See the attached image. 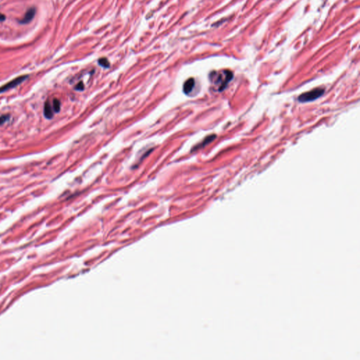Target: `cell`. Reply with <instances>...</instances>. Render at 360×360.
Wrapping results in <instances>:
<instances>
[{
    "mask_svg": "<svg viewBox=\"0 0 360 360\" xmlns=\"http://www.w3.org/2000/svg\"><path fill=\"white\" fill-rule=\"evenodd\" d=\"M9 119V116L7 115H4L0 116V125H2L3 124H4Z\"/></svg>",
    "mask_w": 360,
    "mask_h": 360,
    "instance_id": "30bf717a",
    "label": "cell"
},
{
    "mask_svg": "<svg viewBox=\"0 0 360 360\" xmlns=\"http://www.w3.org/2000/svg\"><path fill=\"white\" fill-rule=\"evenodd\" d=\"M6 19V16L4 14L0 13V21H4Z\"/></svg>",
    "mask_w": 360,
    "mask_h": 360,
    "instance_id": "7c38bea8",
    "label": "cell"
},
{
    "mask_svg": "<svg viewBox=\"0 0 360 360\" xmlns=\"http://www.w3.org/2000/svg\"><path fill=\"white\" fill-rule=\"evenodd\" d=\"M53 109H54V111L56 112V113H58V112L60 111L61 103L59 100H58L57 99H54V101H53Z\"/></svg>",
    "mask_w": 360,
    "mask_h": 360,
    "instance_id": "ba28073f",
    "label": "cell"
},
{
    "mask_svg": "<svg viewBox=\"0 0 360 360\" xmlns=\"http://www.w3.org/2000/svg\"><path fill=\"white\" fill-rule=\"evenodd\" d=\"M194 84H195V82H194V80L193 78H189V79L186 80L184 84V88H183L184 93L186 94H189L191 92L193 88H194Z\"/></svg>",
    "mask_w": 360,
    "mask_h": 360,
    "instance_id": "5b68a950",
    "label": "cell"
},
{
    "mask_svg": "<svg viewBox=\"0 0 360 360\" xmlns=\"http://www.w3.org/2000/svg\"><path fill=\"white\" fill-rule=\"evenodd\" d=\"M215 135H210L209 137H207L206 138L204 139L203 141H202L201 143H200V144H198V146H196L195 147V149H194V150H197L199 148H202V147H204L206 145H207L208 143H209L214 140V139H215Z\"/></svg>",
    "mask_w": 360,
    "mask_h": 360,
    "instance_id": "52a82bcc",
    "label": "cell"
},
{
    "mask_svg": "<svg viewBox=\"0 0 360 360\" xmlns=\"http://www.w3.org/2000/svg\"><path fill=\"white\" fill-rule=\"evenodd\" d=\"M27 78H28V75H21L18 77V78H15V79H13L11 80V81L9 82L8 83L5 84L4 85L0 86V94L3 93V92H7L8 90L13 89V88L16 87V86H18L19 84H21V83H23V82L25 81V80L27 79Z\"/></svg>",
    "mask_w": 360,
    "mask_h": 360,
    "instance_id": "3957f363",
    "label": "cell"
},
{
    "mask_svg": "<svg viewBox=\"0 0 360 360\" xmlns=\"http://www.w3.org/2000/svg\"><path fill=\"white\" fill-rule=\"evenodd\" d=\"M210 80L219 92L223 91L233 78V73L230 70L212 72L210 75Z\"/></svg>",
    "mask_w": 360,
    "mask_h": 360,
    "instance_id": "6da1fadb",
    "label": "cell"
},
{
    "mask_svg": "<svg viewBox=\"0 0 360 360\" xmlns=\"http://www.w3.org/2000/svg\"><path fill=\"white\" fill-rule=\"evenodd\" d=\"M35 13H36V10H35V8H30V9L27 11V12L25 13L24 17L23 18L22 20L20 21V23H22V24H27V23H30L33 19V18H34Z\"/></svg>",
    "mask_w": 360,
    "mask_h": 360,
    "instance_id": "277c9868",
    "label": "cell"
},
{
    "mask_svg": "<svg viewBox=\"0 0 360 360\" xmlns=\"http://www.w3.org/2000/svg\"><path fill=\"white\" fill-rule=\"evenodd\" d=\"M75 89L78 90V91H82V90L84 89V84L82 82H80V83H78L75 86Z\"/></svg>",
    "mask_w": 360,
    "mask_h": 360,
    "instance_id": "8fae6325",
    "label": "cell"
},
{
    "mask_svg": "<svg viewBox=\"0 0 360 360\" xmlns=\"http://www.w3.org/2000/svg\"><path fill=\"white\" fill-rule=\"evenodd\" d=\"M324 92V89L322 88H316L311 90L310 92L301 94L298 97L299 101L300 102H308L314 101L319 97H320Z\"/></svg>",
    "mask_w": 360,
    "mask_h": 360,
    "instance_id": "7a4b0ae2",
    "label": "cell"
},
{
    "mask_svg": "<svg viewBox=\"0 0 360 360\" xmlns=\"http://www.w3.org/2000/svg\"><path fill=\"white\" fill-rule=\"evenodd\" d=\"M99 64H100V66H103V67H104V68H109V66H110V64H109V61H108L105 58H100V59L99 60Z\"/></svg>",
    "mask_w": 360,
    "mask_h": 360,
    "instance_id": "9c48e42d",
    "label": "cell"
},
{
    "mask_svg": "<svg viewBox=\"0 0 360 360\" xmlns=\"http://www.w3.org/2000/svg\"><path fill=\"white\" fill-rule=\"evenodd\" d=\"M44 115L47 119H52L53 118V110L51 104L49 101L44 103Z\"/></svg>",
    "mask_w": 360,
    "mask_h": 360,
    "instance_id": "8992f818",
    "label": "cell"
}]
</instances>
